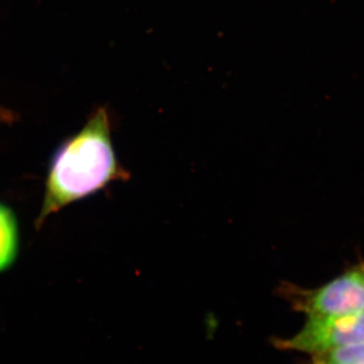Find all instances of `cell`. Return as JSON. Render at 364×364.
Segmentation results:
<instances>
[{
	"instance_id": "8992f818",
	"label": "cell",
	"mask_w": 364,
	"mask_h": 364,
	"mask_svg": "<svg viewBox=\"0 0 364 364\" xmlns=\"http://www.w3.org/2000/svg\"><path fill=\"white\" fill-rule=\"evenodd\" d=\"M314 356H315V358H314V363H315V364H341V363H334V361L328 360V359L322 358V356H320V355H314Z\"/></svg>"
},
{
	"instance_id": "6da1fadb",
	"label": "cell",
	"mask_w": 364,
	"mask_h": 364,
	"mask_svg": "<svg viewBox=\"0 0 364 364\" xmlns=\"http://www.w3.org/2000/svg\"><path fill=\"white\" fill-rule=\"evenodd\" d=\"M130 176L112 146L109 112L107 107H100L53 155L36 226L40 228L50 215L70 203L95 195L112 182L128 181Z\"/></svg>"
},
{
	"instance_id": "5b68a950",
	"label": "cell",
	"mask_w": 364,
	"mask_h": 364,
	"mask_svg": "<svg viewBox=\"0 0 364 364\" xmlns=\"http://www.w3.org/2000/svg\"><path fill=\"white\" fill-rule=\"evenodd\" d=\"M328 360L341 364H364V342L353 343L332 349L324 353L316 354Z\"/></svg>"
},
{
	"instance_id": "277c9868",
	"label": "cell",
	"mask_w": 364,
	"mask_h": 364,
	"mask_svg": "<svg viewBox=\"0 0 364 364\" xmlns=\"http://www.w3.org/2000/svg\"><path fill=\"white\" fill-rule=\"evenodd\" d=\"M20 246L18 220L13 210L0 203V273L13 267Z\"/></svg>"
},
{
	"instance_id": "3957f363",
	"label": "cell",
	"mask_w": 364,
	"mask_h": 364,
	"mask_svg": "<svg viewBox=\"0 0 364 364\" xmlns=\"http://www.w3.org/2000/svg\"><path fill=\"white\" fill-rule=\"evenodd\" d=\"M360 342H364V312L343 317L308 318L298 334L280 340L277 345L316 355Z\"/></svg>"
},
{
	"instance_id": "52a82bcc",
	"label": "cell",
	"mask_w": 364,
	"mask_h": 364,
	"mask_svg": "<svg viewBox=\"0 0 364 364\" xmlns=\"http://www.w3.org/2000/svg\"><path fill=\"white\" fill-rule=\"evenodd\" d=\"M9 117V114H7L6 112H4L1 109H0V119H7Z\"/></svg>"
},
{
	"instance_id": "7a4b0ae2",
	"label": "cell",
	"mask_w": 364,
	"mask_h": 364,
	"mask_svg": "<svg viewBox=\"0 0 364 364\" xmlns=\"http://www.w3.org/2000/svg\"><path fill=\"white\" fill-rule=\"evenodd\" d=\"M294 308L308 318H332L364 312V268L345 273L314 291L284 289Z\"/></svg>"
}]
</instances>
